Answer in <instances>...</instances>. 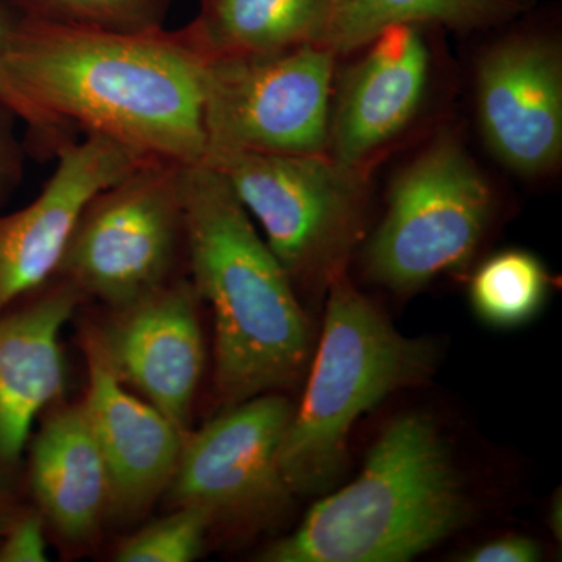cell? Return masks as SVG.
Listing matches in <instances>:
<instances>
[{"label":"cell","mask_w":562,"mask_h":562,"mask_svg":"<svg viewBox=\"0 0 562 562\" xmlns=\"http://www.w3.org/2000/svg\"><path fill=\"white\" fill-rule=\"evenodd\" d=\"M3 66L14 90L70 139L72 128L181 166L205 161L206 60L183 31H95L11 22Z\"/></svg>","instance_id":"obj_1"},{"label":"cell","mask_w":562,"mask_h":562,"mask_svg":"<svg viewBox=\"0 0 562 562\" xmlns=\"http://www.w3.org/2000/svg\"><path fill=\"white\" fill-rule=\"evenodd\" d=\"M191 283L214 316V384L225 406L299 386L313 328L291 279L228 181L206 162L183 172Z\"/></svg>","instance_id":"obj_2"},{"label":"cell","mask_w":562,"mask_h":562,"mask_svg":"<svg viewBox=\"0 0 562 562\" xmlns=\"http://www.w3.org/2000/svg\"><path fill=\"white\" fill-rule=\"evenodd\" d=\"M473 505L435 419L406 413L384 428L357 479L322 495L266 562H406L472 519Z\"/></svg>","instance_id":"obj_3"},{"label":"cell","mask_w":562,"mask_h":562,"mask_svg":"<svg viewBox=\"0 0 562 562\" xmlns=\"http://www.w3.org/2000/svg\"><path fill=\"white\" fill-rule=\"evenodd\" d=\"M436 360L435 344L402 335L346 276L333 281L305 394L280 447L292 494L331 492L349 464L355 424L394 392L430 379Z\"/></svg>","instance_id":"obj_4"},{"label":"cell","mask_w":562,"mask_h":562,"mask_svg":"<svg viewBox=\"0 0 562 562\" xmlns=\"http://www.w3.org/2000/svg\"><path fill=\"white\" fill-rule=\"evenodd\" d=\"M228 181L295 292L327 294L364 238L371 209L369 169L328 154L210 150L205 161Z\"/></svg>","instance_id":"obj_5"},{"label":"cell","mask_w":562,"mask_h":562,"mask_svg":"<svg viewBox=\"0 0 562 562\" xmlns=\"http://www.w3.org/2000/svg\"><path fill=\"white\" fill-rule=\"evenodd\" d=\"M492 213L490 181L460 140L439 136L392 184L386 214L364 250V271L387 290H420L464 268Z\"/></svg>","instance_id":"obj_6"},{"label":"cell","mask_w":562,"mask_h":562,"mask_svg":"<svg viewBox=\"0 0 562 562\" xmlns=\"http://www.w3.org/2000/svg\"><path fill=\"white\" fill-rule=\"evenodd\" d=\"M184 168L149 158L99 191L74 228L57 276L113 310L171 281L184 244Z\"/></svg>","instance_id":"obj_7"},{"label":"cell","mask_w":562,"mask_h":562,"mask_svg":"<svg viewBox=\"0 0 562 562\" xmlns=\"http://www.w3.org/2000/svg\"><path fill=\"white\" fill-rule=\"evenodd\" d=\"M335 61L321 44L266 57L206 60V154H327Z\"/></svg>","instance_id":"obj_8"},{"label":"cell","mask_w":562,"mask_h":562,"mask_svg":"<svg viewBox=\"0 0 562 562\" xmlns=\"http://www.w3.org/2000/svg\"><path fill=\"white\" fill-rule=\"evenodd\" d=\"M292 409L284 395L268 392L188 431L166 490L173 508H201L213 524L268 522L286 513L295 495L279 454Z\"/></svg>","instance_id":"obj_9"},{"label":"cell","mask_w":562,"mask_h":562,"mask_svg":"<svg viewBox=\"0 0 562 562\" xmlns=\"http://www.w3.org/2000/svg\"><path fill=\"white\" fill-rule=\"evenodd\" d=\"M480 127L512 171L541 177L562 157V52L553 33L524 31L498 41L476 70Z\"/></svg>","instance_id":"obj_10"},{"label":"cell","mask_w":562,"mask_h":562,"mask_svg":"<svg viewBox=\"0 0 562 562\" xmlns=\"http://www.w3.org/2000/svg\"><path fill=\"white\" fill-rule=\"evenodd\" d=\"M57 165L24 209L0 216V314L57 276L88 202L149 160L124 144L83 133L55 151Z\"/></svg>","instance_id":"obj_11"},{"label":"cell","mask_w":562,"mask_h":562,"mask_svg":"<svg viewBox=\"0 0 562 562\" xmlns=\"http://www.w3.org/2000/svg\"><path fill=\"white\" fill-rule=\"evenodd\" d=\"M198 302L191 281L171 280L95 328L121 382L183 431L205 361Z\"/></svg>","instance_id":"obj_12"},{"label":"cell","mask_w":562,"mask_h":562,"mask_svg":"<svg viewBox=\"0 0 562 562\" xmlns=\"http://www.w3.org/2000/svg\"><path fill=\"white\" fill-rule=\"evenodd\" d=\"M81 344L88 366L83 405L109 471V514L132 522L168 490L188 431L128 391L94 327L83 333Z\"/></svg>","instance_id":"obj_13"},{"label":"cell","mask_w":562,"mask_h":562,"mask_svg":"<svg viewBox=\"0 0 562 562\" xmlns=\"http://www.w3.org/2000/svg\"><path fill=\"white\" fill-rule=\"evenodd\" d=\"M424 29L394 25L360 49L331 101L327 154L335 160L369 169L416 120L431 79Z\"/></svg>","instance_id":"obj_14"},{"label":"cell","mask_w":562,"mask_h":562,"mask_svg":"<svg viewBox=\"0 0 562 562\" xmlns=\"http://www.w3.org/2000/svg\"><path fill=\"white\" fill-rule=\"evenodd\" d=\"M79 299L61 280L27 305L0 314V487L20 468L36 417L65 390L60 335Z\"/></svg>","instance_id":"obj_15"},{"label":"cell","mask_w":562,"mask_h":562,"mask_svg":"<svg viewBox=\"0 0 562 562\" xmlns=\"http://www.w3.org/2000/svg\"><path fill=\"white\" fill-rule=\"evenodd\" d=\"M31 487L63 541H91L109 516V471L83 401L55 409L33 439Z\"/></svg>","instance_id":"obj_16"},{"label":"cell","mask_w":562,"mask_h":562,"mask_svg":"<svg viewBox=\"0 0 562 562\" xmlns=\"http://www.w3.org/2000/svg\"><path fill=\"white\" fill-rule=\"evenodd\" d=\"M327 16L328 0H202L181 31L205 60L266 57L319 44Z\"/></svg>","instance_id":"obj_17"},{"label":"cell","mask_w":562,"mask_h":562,"mask_svg":"<svg viewBox=\"0 0 562 562\" xmlns=\"http://www.w3.org/2000/svg\"><path fill=\"white\" fill-rule=\"evenodd\" d=\"M536 0H328L321 46L336 58L353 54L394 25L490 31L513 24L535 9Z\"/></svg>","instance_id":"obj_18"},{"label":"cell","mask_w":562,"mask_h":562,"mask_svg":"<svg viewBox=\"0 0 562 562\" xmlns=\"http://www.w3.org/2000/svg\"><path fill=\"white\" fill-rule=\"evenodd\" d=\"M549 284V273L535 255L505 250L480 266L469 294L480 319L492 327L514 328L542 308Z\"/></svg>","instance_id":"obj_19"},{"label":"cell","mask_w":562,"mask_h":562,"mask_svg":"<svg viewBox=\"0 0 562 562\" xmlns=\"http://www.w3.org/2000/svg\"><path fill=\"white\" fill-rule=\"evenodd\" d=\"M21 18L95 29L139 33L162 29L168 0H9Z\"/></svg>","instance_id":"obj_20"},{"label":"cell","mask_w":562,"mask_h":562,"mask_svg":"<svg viewBox=\"0 0 562 562\" xmlns=\"http://www.w3.org/2000/svg\"><path fill=\"white\" fill-rule=\"evenodd\" d=\"M213 520L194 506H176L171 514L144 527L117 547L120 562H191L202 553Z\"/></svg>","instance_id":"obj_21"},{"label":"cell","mask_w":562,"mask_h":562,"mask_svg":"<svg viewBox=\"0 0 562 562\" xmlns=\"http://www.w3.org/2000/svg\"><path fill=\"white\" fill-rule=\"evenodd\" d=\"M13 20L14 18H11L9 11L0 5V102L9 106L22 122L29 125L33 138L36 139L41 149L55 154V150L66 139L61 138L57 132L52 131L47 122L21 98L20 92L14 90L13 85L10 83L9 76H7L5 66H3V50H5L7 36H9Z\"/></svg>","instance_id":"obj_22"},{"label":"cell","mask_w":562,"mask_h":562,"mask_svg":"<svg viewBox=\"0 0 562 562\" xmlns=\"http://www.w3.org/2000/svg\"><path fill=\"white\" fill-rule=\"evenodd\" d=\"M47 561L44 519L38 513L22 512L0 536V562Z\"/></svg>","instance_id":"obj_23"},{"label":"cell","mask_w":562,"mask_h":562,"mask_svg":"<svg viewBox=\"0 0 562 562\" xmlns=\"http://www.w3.org/2000/svg\"><path fill=\"white\" fill-rule=\"evenodd\" d=\"M542 550L535 539L525 536H506L476 547L460 561L465 562H536L541 560Z\"/></svg>","instance_id":"obj_24"},{"label":"cell","mask_w":562,"mask_h":562,"mask_svg":"<svg viewBox=\"0 0 562 562\" xmlns=\"http://www.w3.org/2000/svg\"><path fill=\"white\" fill-rule=\"evenodd\" d=\"M16 114L0 102V199L14 187L22 176V150L14 133Z\"/></svg>","instance_id":"obj_25"},{"label":"cell","mask_w":562,"mask_h":562,"mask_svg":"<svg viewBox=\"0 0 562 562\" xmlns=\"http://www.w3.org/2000/svg\"><path fill=\"white\" fill-rule=\"evenodd\" d=\"M21 513L22 509L18 506L13 495L7 491V487H0V536L9 530L11 524L18 519Z\"/></svg>","instance_id":"obj_26"},{"label":"cell","mask_w":562,"mask_h":562,"mask_svg":"<svg viewBox=\"0 0 562 562\" xmlns=\"http://www.w3.org/2000/svg\"><path fill=\"white\" fill-rule=\"evenodd\" d=\"M550 527L558 535V539H561V495L554 498L552 509H550Z\"/></svg>","instance_id":"obj_27"}]
</instances>
